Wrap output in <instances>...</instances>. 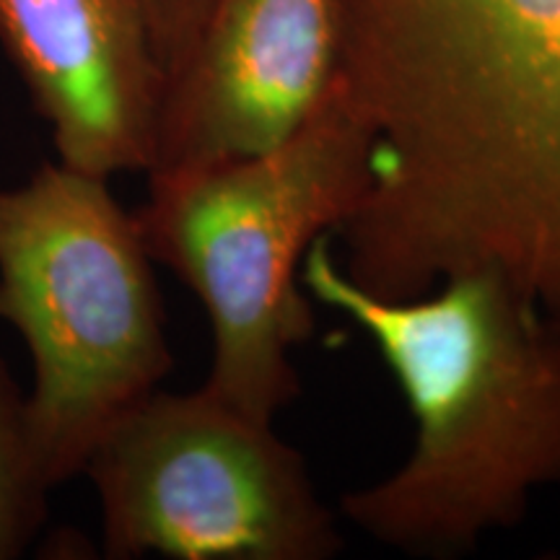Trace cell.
Masks as SVG:
<instances>
[{"instance_id":"obj_7","label":"cell","mask_w":560,"mask_h":560,"mask_svg":"<svg viewBox=\"0 0 560 560\" xmlns=\"http://www.w3.org/2000/svg\"><path fill=\"white\" fill-rule=\"evenodd\" d=\"M0 45L58 161L104 179L151 170L166 73L145 0H0Z\"/></svg>"},{"instance_id":"obj_6","label":"cell","mask_w":560,"mask_h":560,"mask_svg":"<svg viewBox=\"0 0 560 560\" xmlns=\"http://www.w3.org/2000/svg\"><path fill=\"white\" fill-rule=\"evenodd\" d=\"M338 62L340 0H206L149 172L276 149L330 96Z\"/></svg>"},{"instance_id":"obj_2","label":"cell","mask_w":560,"mask_h":560,"mask_svg":"<svg viewBox=\"0 0 560 560\" xmlns=\"http://www.w3.org/2000/svg\"><path fill=\"white\" fill-rule=\"evenodd\" d=\"M301 285L366 332L416 418L400 470L340 499L363 535L416 558L467 556L488 532L516 527L535 490L558 486L560 335L499 278L371 296L325 234L304 255Z\"/></svg>"},{"instance_id":"obj_8","label":"cell","mask_w":560,"mask_h":560,"mask_svg":"<svg viewBox=\"0 0 560 560\" xmlns=\"http://www.w3.org/2000/svg\"><path fill=\"white\" fill-rule=\"evenodd\" d=\"M47 486L26 436L24 395L0 359V560L16 558L45 522Z\"/></svg>"},{"instance_id":"obj_5","label":"cell","mask_w":560,"mask_h":560,"mask_svg":"<svg viewBox=\"0 0 560 560\" xmlns=\"http://www.w3.org/2000/svg\"><path fill=\"white\" fill-rule=\"evenodd\" d=\"M109 558L327 560L342 548L306 462L206 389H153L83 467Z\"/></svg>"},{"instance_id":"obj_9","label":"cell","mask_w":560,"mask_h":560,"mask_svg":"<svg viewBox=\"0 0 560 560\" xmlns=\"http://www.w3.org/2000/svg\"><path fill=\"white\" fill-rule=\"evenodd\" d=\"M145 11H149L159 60L170 79L198 34L206 0H145Z\"/></svg>"},{"instance_id":"obj_1","label":"cell","mask_w":560,"mask_h":560,"mask_svg":"<svg viewBox=\"0 0 560 560\" xmlns=\"http://www.w3.org/2000/svg\"><path fill=\"white\" fill-rule=\"evenodd\" d=\"M338 83L369 132L346 278L488 272L560 335V0H340Z\"/></svg>"},{"instance_id":"obj_3","label":"cell","mask_w":560,"mask_h":560,"mask_svg":"<svg viewBox=\"0 0 560 560\" xmlns=\"http://www.w3.org/2000/svg\"><path fill=\"white\" fill-rule=\"evenodd\" d=\"M369 132L335 83L322 107L257 156L153 170L136 213L153 262L200 299L213 335L202 389L257 423L299 397L291 348L314 335L301 262L366 187Z\"/></svg>"},{"instance_id":"obj_4","label":"cell","mask_w":560,"mask_h":560,"mask_svg":"<svg viewBox=\"0 0 560 560\" xmlns=\"http://www.w3.org/2000/svg\"><path fill=\"white\" fill-rule=\"evenodd\" d=\"M109 179L45 161L0 187V319L26 340V436L50 490L174 366L153 260Z\"/></svg>"}]
</instances>
